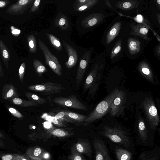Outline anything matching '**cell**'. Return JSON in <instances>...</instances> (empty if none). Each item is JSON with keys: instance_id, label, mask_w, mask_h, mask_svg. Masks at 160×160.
Listing matches in <instances>:
<instances>
[{"instance_id": "1", "label": "cell", "mask_w": 160, "mask_h": 160, "mask_svg": "<svg viewBox=\"0 0 160 160\" xmlns=\"http://www.w3.org/2000/svg\"><path fill=\"white\" fill-rule=\"evenodd\" d=\"M106 141L116 143L127 149L134 156L137 154L134 138L128 130L120 126L105 125L98 131Z\"/></svg>"}, {"instance_id": "2", "label": "cell", "mask_w": 160, "mask_h": 160, "mask_svg": "<svg viewBox=\"0 0 160 160\" xmlns=\"http://www.w3.org/2000/svg\"><path fill=\"white\" fill-rule=\"evenodd\" d=\"M119 91L118 88L114 89L87 116L83 124L87 126L96 120L102 118L110 110L113 100Z\"/></svg>"}, {"instance_id": "3", "label": "cell", "mask_w": 160, "mask_h": 160, "mask_svg": "<svg viewBox=\"0 0 160 160\" xmlns=\"http://www.w3.org/2000/svg\"><path fill=\"white\" fill-rule=\"evenodd\" d=\"M154 132L150 131L141 117H139L134 141L138 145L153 148L154 146Z\"/></svg>"}, {"instance_id": "4", "label": "cell", "mask_w": 160, "mask_h": 160, "mask_svg": "<svg viewBox=\"0 0 160 160\" xmlns=\"http://www.w3.org/2000/svg\"><path fill=\"white\" fill-rule=\"evenodd\" d=\"M142 107L150 127L155 130L160 122V120L152 98H145L142 102Z\"/></svg>"}, {"instance_id": "5", "label": "cell", "mask_w": 160, "mask_h": 160, "mask_svg": "<svg viewBox=\"0 0 160 160\" xmlns=\"http://www.w3.org/2000/svg\"><path fill=\"white\" fill-rule=\"evenodd\" d=\"M93 140L95 160H113L106 141L99 134Z\"/></svg>"}, {"instance_id": "6", "label": "cell", "mask_w": 160, "mask_h": 160, "mask_svg": "<svg viewBox=\"0 0 160 160\" xmlns=\"http://www.w3.org/2000/svg\"><path fill=\"white\" fill-rule=\"evenodd\" d=\"M38 42L39 47L44 56L46 64L56 74L59 76H62V66L57 57L51 52L42 41L38 39Z\"/></svg>"}, {"instance_id": "7", "label": "cell", "mask_w": 160, "mask_h": 160, "mask_svg": "<svg viewBox=\"0 0 160 160\" xmlns=\"http://www.w3.org/2000/svg\"><path fill=\"white\" fill-rule=\"evenodd\" d=\"M28 88L31 90L41 92L43 95H47L59 93L65 88L59 84L48 82L30 86Z\"/></svg>"}, {"instance_id": "8", "label": "cell", "mask_w": 160, "mask_h": 160, "mask_svg": "<svg viewBox=\"0 0 160 160\" xmlns=\"http://www.w3.org/2000/svg\"><path fill=\"white\" fill-rule=\"evenodd\" d=\"M52 102L58 105L64 107L85 111L88 110L87 107L74 95L68 97H56L53 99Z\"/></svg>"}, {"instance_id": "9", "label": "cell", "mask_w": 160, "mask_h": 160, "mask_svg": "<svg viewBox=\"0 0 160 160\" xmlns=\"http://www.w3.org/2000/svg\"><path fill=\"white\" fill-rule=\"evenodd\" d=\"M106 141L115 160H133L134 155L129 151L116 143Z\"/></svg>"}, {"instance_id": "10", "label": "cell", "mask_w": 160, "mask_h": 160, "mask_svg": "<svg viewBox=\"0 0 160 160\" xmlns=\"http://www.w3.org/2000/svg\"><path fill=\"white\" fill-rule=\"evenodd\" d=\"M126 94L122 90H119L113 100L111 106V115H119L123 111L126 100Z\"/></svg>"}, {"instance_id": "11", "label": "cell", "mask_w": 160, "mask_h": 160, "mask_svg": "<svg viewBox=\"0 0 160 160\" xmlns=\"http://www.w3.org/2000/svg\"><path fill=\"white\" fill-rule=\"evenodd\" d=\"M34 0H20L11 5L7 9L6 12L13 15L24 14L32 7Z\"/></svg>"}, {"instance_id": "12", "label": "cell", "mask_w": 160, "mask_h": 160, "mask_svg": "<svg viewBox=\"0 0 160 160\" xmlns=\"http://www.w3.org/2000/svg\"><path fill=\"white\" fill-rule=\"evenodd\" d=\"M97 67H95L88 74L84 86V90L89 89L88 96L91 97L95 93L100 79V74L97 75Z\"/></svg>"}, {"instance_id": "13", "label": "cell", "mask_w": 160, "mask_h": 160, "mask_svg": "<svg viewBox=\"0 0 160 160\" xmlns=\"http://www.w3.org/2000/svg\"><path fill=\"white\" fill-rule=\"evenodd\" d=\"M90 52V51L85 52L80 58L75 78L76 82L78 85L82 79L89 60Z\"/></svg>"}, {"instance_id": "14", "label": "cell", "mask_w": 160, "mask_h": 160, "mask_svg": "<svg viewBox=\"0 0 160 160\" xmlns=\"http://www.w3.org/2000/svg\"><path fill=\"white\" fill-rule=\"evenodd\" d=\"M71 150L81 154H84L89 158H91L92 156L91 145L90 142L87 139H82L78 141Z\"/></svg>"}, {"instance_id": "15", "label": "cell", "mask_w": 160, "mask_h": 160, "mask_svg": "<svg viewBox=\"0 0 160 160\" xmlns=\"http://www.w3.org/2000/svg\"><path fill=\"white\" fill-rule=\"evenodd\" d=\"M62 44L65 47L68 54V59L65 62L66 68L68 69L74 67L77 64L78 60V54L74 48L70 44L62 40Z\"/></svg>"}, {"instance_id": "16", "label": "cell", "mask_w": 160, "mask_h": 160, "mask_svg": "<svg viewBox=\"0 0 160 160\" xmlns=\"http://www.w3.org/2000/svg\"><path fill=\"white\" fill-rule=\"evenodd\" d=\"M160 147L154 146L151 149L142 151L139 155L137 160H160Z\"/></svg>"}, {"instance_id": "17", "label": "cell", "mask_w": 160, "mask_h": 160, "mask_svg": "<svg viewBox=\"0 0 160 160\" xmlns=\"http://www.w3.org/2000/svg\"><path fill=\"white\" fill-rule=\"evenodd\" d=\"M73 134L74 132L71 129L59 128L53 126L43 133V135L46 137L53 136L59 138L67 137Z\"/></svg>"}, {"instance_id": "18", "label": "cell", "mask_w": 160, "mask_h": 160, "mask_svg": "<svg viewBox=\"0 0 160 160\" xmlns=\"http://www.w3.org/2000/svg\"><path fill=\"white\" fill-rule=\"evenodd\" d=\"M54 26L59 27L61 30H66L69 26V23L67 17L60 12L57 16L54 21Z\"/></svg>"}, {"instance_id": "19", "label": "cell", "mask_w": 160, "mask_h": 160, "mask_svg": "<svg viewBox=\"0 0 160 160\" xmlns=\"http://www.w3.org/2000/svg\"><path fill=\"white\" fill-rule=\"evenodd\" d=\"M17 96L15 89L12 84H7L4 85L2 94V97L3 99L13 98Z\"/></svg>"}, {"instance_id": "20", "label": "cell", "mask_w": 160, "mask_h": 160, "mask_svg": "<svg viewBox=\"0 0 160 160\" xmlns=\"http://www.w3.org/2000/svg\"><path fill=\"white\" fill-rule=\"evenodd\" d=\"M67 117L73 121L74 123H84L87 116L71 112L69 111H63Z\"/></svg>"}, {"instance_id": "21", "label": "cell", "mask_w": 160, "mask_h": 160, "mask_svg": "<svg viewBox=\"0 0 160 160\" xmlns=\"http://www.w3.org/2000/svg\"><path fill=\"white\" fill-rule=\"evenodd\" d=\"M0 52L3 62L8 68V62L10 57V53L7 47L1 40H0Z\"/></svg>"}, {"instance_id": "22", "label": "cell", "mask_w": 160, "mask_h": 160, "mask_svg": "<svg viewBox=\"0 0 160 160\" xmlns=\"http://www.w3.org/2000/svg\"><path fill=\"white\" fill-rule=\"evenodd\" d=\"M33 65L36 73L39 77H41L43 73L48 71L45 66L38 59L33 60Z\"/></svg>"}, {"instance_id": "23", "label": "cell", "mask_w": 160, "mask_h": 160, "mask_svg": "<svg viewBox=\"0 0 160 160\" xmlns=\"http://www.w3.org/2000/svg\"><path fill=\"white\" fill-rule=\"evenodd\" d=\"M46 35L53 47L58 51H61L62 45L60 40L52 34L48 33H47Z\"/></svg>"}, {"instance_id": "24", "label": "cell", "mask_w": 160, "mask_h": 160, "mask_svg": "<svg viewBox=\"0 0 160 160\" xmlns=\"http://www.w3.org/2000/svg\"><path fill=\"white\" fill-rule=\"evenodd\" d=\"M12 99L13 103L21 107H29L38 105L36 102L32 100H25L18 98H14Z\"/></svg>"}, {"instance_id": "25", "label": "cell", "mask_w": 160, "mask_h": 160, "mask_svg": "<svg viewBox=\"0 0 160 160\" xmlns=\"http://www.w3.org/2000/svg\"><path fill=\"white\" fill-rule=\"evenodd\" d=\"M43 152L42 149L39 147H32L27 149L26 155L29 158H36L40 156Z\"/></svg>"}, {"instance_id": "26", "label": "cell", "mask_w": 160, "mask_h": 160, "mask_svg": "<svg viewBox=\"0 0 160 160\" xmlns=\"http://www.w3.org/2000/svg\"><path fill=\"white\" fill-rule=\"evenodd\" d=\"M27 41L29 51L31 53H36L37 51V41L34 35H29L28 37Z\"/></svg>"}, {"instance_id": "27", "label": "cell", "mask_w": 160, "mask_h": 160, "mask_svg": "<svg viewBox=\"0 0 160 160\" xmlns=\"http://www.w3.org/2000/svg\"><path fill=\"white\" fill-rule=\"evenodd\" d=\"M25 95L29 99L36 102L38 104H43L47 102L45 98L33 93L28 92L25 93Z\"/></svg>"}, {"instance_id": "28", "label": "cell", "mask_w": 160, "mask_h": 160, "mask_svg": "<svg viewBox=\"0 0 160 160\" xmlns=\"http://www.w3.org/2000/svg\"><path fill=\"white\" fill-rule=\"evenodd\" d=\"M96 1L95 0H89L82 6L74 10L76 11H83L87 10L93 6Z\"/></svg>"}, {"instance_id": "29", "label": "cell", "mask_w": 160, "mask_h": 160, "mask_svg": "<svg viewBox=\"0 0 160 160\" xmlns=\"http://www.w3.org/2000/svg\"><path fill=\"white\" fill-rule=\"evenodd\" d=\"M54 116L64 122L74 123L73 121L67 117L63 111L59 112Z\"/></svg>"}, {"instance_id": "30", "label": "cell", "mask_w": 160, "mask_h": 160, "mask_svg": "<svg viewBox=\"0 0 160 160\" xmlns=\"http://www.w3.org/2000/svg\"><path fill=\"white\" fill-rule=\"evenodd\" d=\"M69 160H87L81 154L71 150V154L69 156Z\"/></svg>"}, {"instance_id": "31", "label": "cell", "mask_w": 160, "mask_h": 160, "mask_svg": "<svg viewBox=\"0 0 160 160\" xmlns=\"http://www.w3.org/2000/svg\"><path fill=\"white\" fill-rule=\"evenodd\" d=\"M51 119L52 122L56 126L59 127H66L67 125L66 122L57 119L54 116H51Z\"/></svg>"}, {"instance_id": "32", "label": "cell", "mask_w": 160, "mask_h": 160, "mask_svg": "<svg viewBox=\"0 0 160 160\" xmlns=\"http://www.w3.org/2000/svg\"><path fill=\"white\" fill-rule=\"evenodd\" d=\"M26 69V64L25 62L22 63L19 69V77L20 81L22 82L23 81V78Z\"/></svg>"}, {"instance_id": "33", "label": "cell", "mask_w": 160, "mask_h": 160, "mask_svg": "<svg viewBox=\"0 0 160 160\" xmlns=\"http://www.w3.org/2000/svg\"><path fill=\"white\" fill-rule=\"evenodd\" d=\"M9 111L14 117L18 118H22L23 116L16 109L10 107L8 108Z\"/></svg>"}, {"instance_id": "34", "label": "cell", "mask_w": 160, "mask_h": 160, "mask_svg": "<svg viewBox=\"0 0 160 160\" xmlns=\"http://www.w3.org/2000/svg\"><path fill=\"white\" fill-rule=\"evenodd\" d=\"M41 2L40 0H35L29 12H35L38 10L39 8Z\"/></svg>"}, {"instance_id": "35", "label": "cell", "mask_w": 160, "mask_h": 160, "mask_svg": "<svg viewBox=\"0 0 160 160\" xmlns=\"http://www.w3.org/2000/svg\"><path fill=\"white\" fill-rule=\"evenodd\" d=\"M89 0H77L75 1L73 4L74 10L82 6Z\"/></svg>"}, {"instance_id": "36", "label": "cell", "mask_w": 160, "mask_h": 160, "mask_svg": "<svg viewBox=\"0 0 160 160\" xmlns=\"http://www.w3.org/2000/svg\"><path fill=\"white\" fill-rule=\"evenodd\" d=\"M1 158L2 160H18L14 154H7L2 155Z\"/></svg>"}, {"instance_id": "37", "label": "cell", "mask_w": 160, "mask_h": 160, "mask_svg": "<svg viewBox=\"0 0 160 160\" xmlns=\"http://www.w3.org/2000/svg\"><path fill=\"white\" fill-rule=\"evenodd\" d=\"M10 28L11 33L13 36L17 37L20 33V30L14 27L13 26H11Z\"/></svg>"}, {"instance_id": "38", "label": "cell", "mask_w": 160, "mask_h": 160, "mask_svg": "<svg viewBox=\"0 0 160 160\" xmlns=\"http://www.w3.org/2000/svg\"><path fill=\"white\" fill-rule=\"evenodd\" d=\"M41 157L43 160H51V157L49 153L47 152H43L41 155Z\"/></svg>"}, {"instance_id": "39", "label": "cell", "mask_w": 160, "mask_h": 160, "mask_svg": "<svg viewBox=\"0 0 160 160\" xmlns=\"http://www.w3.org/2000/svg\"><path fill=\"white\" fill-rule=\"evenodd\" d=\"M18 160H30L28 157L26 155H19L14 154Z\"/></svg>"}, {"instance_id": "40", "label": "cell", "mask_w": 160, "mask_h": 160, "mask_svg": "<svg viewBox=\"0 0 160 160\" xmlns=\"http://www.w3.org/2000/svg\"><path fill=\"white\" fill-rule=\"evenodd\" d=\"M129 47L131 50L135 51L137 48V43L135 41H131L129 43Z\"/></svg>"}, {"instance_id": "41", "label": "cell", "mask_w": 160, "mask_h": 160, "mask_svg": "<svg viewBox=\"0 0 160 160\" xmlns=\"http://www.w3.org/2000/svg\"><path fill=\"white\" fill-rule=\"evenodd\" d=\"M10 2L9 0L0 1V8H4Z\"/></svg>"}, {"instance_id": "42", "label": "cell", "mask_w": 160, "mask_h": 160, "mask_svg": "<svg viewBox=\"0 0 160 160\" xmlns=\"http://www.w3.org/2000/svg\"><path fill=\"white\" fill-rule=\"evenodd\" d=\"M142 17L141 15H137L135 18V20L138 22H141L142 21Z\"/></svg>"}, {"instance_id": "43", "label": "cell", "mask_w": 160, "mask_h": 160, "mask_svg": "<svg viewBox=\"0 0 160 160\" xmlns=\"http://www.w3.org/2000/svg\"><path fill=\"white\" fill-rule=\"evenodd\" d=\"M140 31L141 33L145 34L147 33L148 32V30L146 28H142L140 29Z\"/></svg>"}, {"instance_id": "44", "label": "cell", "mask_w": 160, "mask_h": 160, "mask_svg": "<svg viewBox=\"0 0 160 160\" xmlns=\"http://www.w3.org/2000/svg\"><path fill=\"white\" fill-rule=\"evenodd\" d=\"M131 6V4L130 2H124L122 5V6L125 8H128Z\"/></svg>"}, {"instance_id": "45", "label": "cell", "mask_w": 160, "mask_h": 160, "mask_svg": "<svg viewBox=\"0 0 160 160\" xmlns=\"http://www.w3.org/2000/svg\"><path fill=\"white\" fill-rule=\"evenodd\" d=\"M117 30L115 28L112 29L110 32V34L111 36H112L115 35L116 33Z\"/></svg>"}, {"instance_id": "46", "label": "cell", "mask_w": 160, "mask_h": 160, "mask_svg": "<svg viewBox=\"0 0 160 160\" xmlns=\"http://www.w3.org/2000/svg\"><path fill=\"white\" fill-rule=\"evenodd\" d=\"M121 50V47L119 46L117 47L114 50V52L115 54L118 53Z\"/></svg>"}, {"instance_id": "47", "label": "cell", "mask_w": 160, "mask_h": 160, "mask_svg": "<svg viewBox=\"0 0 160 160\" xmlns=\"http://www.w3.org/2000/svg\"><path fill=\"white\" fill-rule=\"evenodd\" d=\"M30 160H43L42 158L41 155L36 158H29Z\"/></svg>"}, {"instance_id": "48", "label": "cell", "mask_w": 160, "mask_h": 160, "mask_svg": "<svg viewBox=\"0 0 160 160\" xmlns=\"http://www.w3.org/2000/svg\"><path fill=\"white\" fill-rule=\"evenodd\" d=\"M6 145L2 140L0 139V147H4Z\"/></svg>"}, {"instance_id": "49", "label": "cell", "mask_w": 160, "mask_h": 160, "mask_svg": "<svg viewBox=\"0 0 160 160\" xmlns=\"http://www.w3.org/2000/svg\"><path fill=\"white\" fill-rule=\"evenodd\" d=\"M2 75H3V71L2 67L1 62L0 61V76Z\"/></svg>"}, {"instance_id": "50", "label": "cell", "mask_w": 160, "mask_h": 160, "mask_svg": "<svg viewBox=\"0 0 160 160\" xmlns=\"http://www.w3.org/2000/svg\"><path fill=\"white\" fill-rule=\"evenodd\" d=\"M5 138L4 137V134L1 132H0V139L1 138Z\"/></svg>"}, {"instance_id": "51", "label": "cell", "mask_w": 160, "mask_h": 160, "mask_svg": "<svg viewBox=\"0 0 160 160\" xmlns=\"http://www.w3.org/2000/svg\"><path fill=\"white\" fill-rule=\"evenodd\" d=\"M157 2H158V3L159 4H160V0H157Z\"/></svg>"}]
</instances>
